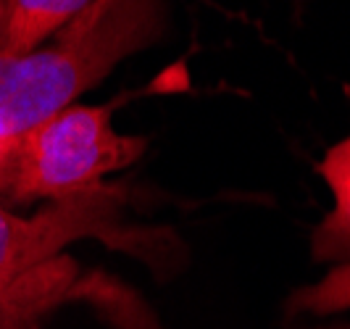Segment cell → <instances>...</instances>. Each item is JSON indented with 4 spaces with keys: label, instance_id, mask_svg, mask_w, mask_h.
Wrapping results in <instances>:
<instances>
[{
    "label": "cell",
    "instance_id": "2",
    "mask_svg": "<svg viewBox=\"0 0 350 329\" xmlns=\"http://www.w3.org/2000/svg\"><path fill=\"white\" fill-rule=\"evenodd\" d=\"M116 105L74 103L18 135L0 172V195L21 206L61 200L98 190L108 174L135 163L145 140L113 129Z\"/></svg>",
    "mask_w": 350,
    "mask_h": 329
},
{
    "label": "cell",
    "instance_id": "8",
    "mask_svg": "<svg viewBox=\"0 0 350 329\" xmlns=\"http://www.w3.org/2000/svg\"><path fill=\"white\" fill-rule=\"evenodd\" d=\"M40 311H45V308H24V311H18L8 324L3 329H32V324H35V316Z\"/></svg>",
    "mask_w": 350,
    "mask_h": 329
},
{
    "label": "cell",
    "instance_id": "10",
    "mask_svg": "<svg viewBox=\"0 0 350 329\" xmlns=\"http://www.w3.org/2000/svg\"><path fill=\"white\" fill-rule=\"evenodd\" d=\"M345 329H350V327H345Z\"/></svg>",
    "mask_w": 350,
    "mask_h": 329
},
{
    "label": "cell",
    "instance_id": "3",
    "mask_svg": "<svg viewBox=\"0 0 350 329\" xmlns=\"http://www.w3.org/2000/svg\"><path fill=\"white\" fill-rule=\"evenodd\" d=\"M122 192L116 187L79 192L40 208L35 216H16L0 206V290L11 287L18 277L37 266L58 259L64 245L79 237L98 235L108 240V232H119L116 211Z\"/></svg>",
    "mask_w": 350,
    "mask_h": 329
},
{
    "label": "cell",
    "instance_id": "9",
    "mask_svg": "<svg viewBox=\"0 0 350 329\" xmlns=\"http://www.w3.org/2000/svg\"><path fill=\"white\" fill-rule=\"evenodd\" d=\"M8 29H11V0H0V53L8 45Z\"/></svg>",
    "mask_w": 350,
    "mask_h": 329
},
{
    "label": "cell",
    "instance_id": "1",
    "mask_svg": "<svg viewBox=\"0 0 350 329\" xmlns=\"http://www.w3.org/2000/svg\"><path fill=\"white\" fill-rule=\"evenodd\" d=\"M166 32V0H95L48 48L0 53V172L18 135L74 105Z\"/></svg>",
    "mask_w": 350,
    "mask_h": 329
},
{
    "label": "cell",
    "instance_id": "5",
    "mask_svg": "<svg viewBox=\"0 0 350 329\" xmlns=\"http://www.w3.org/2000/svg\"><path fill=\"white\" fill-rule=\"evenodd\" d=\"M92 3L95 0H11V29L3 55H24L40 48Z\"/></svg>",
    "mask_w": 350,
    "mask_h": 329
},
{
    "label": "cell",
    "instance_id": "6",
    "mask_svg": "<svg viewBox=\"0 0 350 329\" xmlns=\"http://www.w3.org/2000/svg\"><path fill=\"white\" fill-rule=\"evenodd\" d=\"M71 279H74V263L61 256L18 277L11 287L0 290V329L24 308L55 306L69 293Z\"/></svg>",
    "mask_w": 350,
    "mask_h": 329
},
{
    "label": "cell",
    "instance_id": "7",
    "mask_svg": "<svg viewBox=\"0 0 350 329\" xmlns=\"http://www.w3.org/2000/svg\"><path fill=\"white\" fill-rule=\"evenodd\" d=\"M290 313L350 311V266H337L316 285H308L290 298Z\"/></svg>",
    "mask_w": 350,
    "mask_h": 329
},
{
    "label": "cell",
    "instance_id": "4",
    "mask_svg": "<svg viewBox=\"0 0 350 329\" xmlns=\"http://www.w3.org/2000/svg\"><path fill=\"white\" fill-rule=\"evenodd\" d=\"M316 172L332 192L334 208L311 235V256L319 263L350 266V135L324 153Z\"/></svg>",
    "mask_w": 350,
    "mask_h": 329
}]
</instances>
